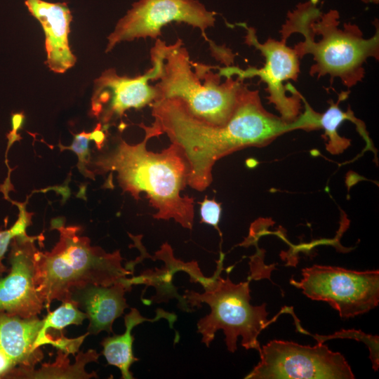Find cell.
<instances>
[{"label":"cell","instance_id":"1","mask_svg":"<svg viewBox=\"0 0 379 379\" xmlns=\"http://www.w3.org/2000/svg\"><path fill=\"white\" fill-rule=\"evenodd\" d=\"M154 124L181 151L187 165V185L199 192L213 181L214 164L221 158L250 147H264L282 134L305 129L301 117L287 123L265 109L257 90L246 91L231 119L210 124L192 116L178 99H162L151 105Z\"/></svg>","mask_w":379,"mask_h":379},{"label":"cell","instance_id":"2","mask_svg":"<svg viewBox=\"0 0 379 379\" xmlns=\"http://www.w3.org/2000/svg\"><path fill=\"white\" fill-rule=\"evenodd\" d=\"M145 133L143 140L131 145L121 139L114 149L98 157L93 162L95 173L116 172L119 186L136 200L145 192L150 205L157 210V220L173 219L182 227L192 230L194 218V199L181 192L187 185L188 168L180 150L171 143L161 152L147 149V141L162 134L152 123L139 125Z\"/></svg>","mask_w":379,"mask_h":379},{"label":"cell","instance_id":"3","mask_svg":"<svg viewBox=\"0 0 379 379\" xmlns=\"http://www.w3.org/2000/svg\"><path fill=\"white\" fill-rule=\"evenodd\" d=\"M319 0H309L299 4L289 12L280 33L281 42L293 33L303 35L304 41L295 46L299 58L306 54L313 55L314 64L310 68V75L321 77L328 74L331 80L339 77L348 88L360 81L364 76V63L373 57L378 59L379 32L377 29L370 39L363 38L359 28L345 24L344 29L338 27L339 13L330 10L322 13L319 8Z\"/></svg>","mask_w":379,"mask_h":379},{"label":"cell","instance_id":"4","mask_svg":"<svg viewBox=\"0 0 379 379\" xmlns=\"http://www.w3.org/2000/svg\"><path fill=\"white\" fill-rule=\"evenodd\" d=\"M52 228L59 232V239L51 251L34 254V284L39 295L49 311L51 303L70 300L72 292L88 285L109 286L133 274L122 266L119 250L107 253L91 245L81 235L80 226H65L54 219Z\"/></svg>","mask_w":379,"mask_h":379},{"label":"cell","instance_id":"5","mask_svg":"<svg viewBox=\"0 0 379 379\" xmlns=\"http://www.w3.org/2000/svg\"><path fill=\"white\" fill-rule=\"evenodd\" d=\"M204 81L197 64L191 61L181 39L171 44L163 64L161 75L154 86L156 101L175 98L194 117L210 124L222 126L233 116L248 88L244 79L220 75L212 66L201 64Z\"/></svg>","mask_w":379,"mask_h":379},{"label":"cell","instance_id":"6","mask_svg":"<svg viewBox=\"0 0 379 379\" xmlns=\"http://www.w3.org/2000/svg\"><path fill=\"white\" fill-rule=\"evenodd\" d=\"M224 254L220 253L217 261V269L211 284L204 293L186 290L182 296L190 311L194 307H201L202 303L209 305L211 312L197 322V333L202 335L201 343L206 347L214 339L216 331L222 329L225 335L227 350L234 352L239 336L242 338L241 345L246 350L253 349L261 352L258 335L280 314L289 312L291 307L283 309L276 317L268 320L266 303L253 306L250 303L251 279L239 284L233 283L227 276H220L222 270Z\"/></svg>","mask_w":379,"mask_h":379},{"label":"cell","instance_id":"7","mask_svg":"<svg viewBox=\"0 0 379 379\" xmlns=\"http://www.w3.org/2000/svg\"><path fill=\"white\" fill-rule=\"evenodd\" d=\"M302 279L290 280L307 298L324 301L342 318L368 312L378 305L379 271H355L314 265L302 270Z\"/></svg>","mask_w":379,"mask_h":379},{"label":"cell","instance_id":"8","mask_svg":"<svg viewBox=\"0 0 379 379\" xmlns=\"http://www.w3.org/2000/svg\"><path fill=\"white\" fill-rule=\"evenodd\" d=\"M324 342L313 347L294 342L270 341L261 348L260 360L246 379H354L345 357Z\"/></svg>","mask_w":379,"mask_h":379},{"label":"cell","instance_id":"9","mask_svg":"<svg viewBox=\"0 0 379 379\" xmlns=\"http://www.w3.org/2000/svg\"><path fill=\"white\" fill-rule=\"evenodd\" d=\"M246 30L245 43L260 51L265 58L262 68L248 67L246 69L238 67H216L219 74L225 77L237 75L241 79L258 77L267 84L269 102L273 104L280 114V117L287 123H293L300 116V93L290 84L284 85L288 80L296 81L300 72L299 57L294 48L286 44L268 39L264 44L258 41L255 30L241 24Z\"/></svg>","mask_w":379,"mask_h":379},{"label":"cell","instance_id":"10","mask_svg":"<svg viewBox=\"0 0 379 379\" xmlns=\"http://www.w3.org/2000/svg\"><path fill=\"white\" fill-rule=\"evenodd\" d=\"M170 45L157 39L150 51L152 67L135 77L119 76L114 69L102 72L93 83L91 115L107 128L111 123L121 118L127 109H141L151 105L158 98L155 86L149 81H158L161 75L165 56Z\"/></svg>","mask_w":379,"mask_h":379},{"label":"cell","instance_id":"11","mask_svg":"<svg viewBox=\"0 0 379 379\" xmlns=\"http://www.w3.org/2000/svg\"><path fill=\"white\" fill-rule=\"evenodd\" d=\"M215 14L198 0H138L107 36L105 52L123 41L147 37L157 39L163 27L171 22L199 29L208 40L206 29L214 26Z\"/></svg>","mask_w":379,"mask_h":379},{"label":"cell","instance_id":"12","mask_svg":"<svg viewBox=\"0 0 379 379\" xmlns=\"http://www.w3.org/2000/svg\"><path fill=\"white\" fill-rule=\"evenodd\" d=\"M27 234L14 237L11 243L8 274L0 277V312L22 318L39 314L45 308L34 284V241Z\"/></svg>","mask_w":379,"mask_h":379},{"label":"cell","instance_id":"13","mask_svg":"<svg viewBox=\"0 0 379 379\" xmlns=\"http://www.w3.org/2000/svg\"><path fill=\"white\" fill-rule=\"evenodd\" d=\"M43 324L37 316L22 318L0 312V379L20 378L42 360L37 340Z\"/></svg>","mask_w":379,"mask_h":379},{"label":"cell","instance_id":"14","mask_svg":"<svg viewBox=\"0 0 379 379\" xmlns=\"http://www.w3.org/2000/svg\"><path fill=\"white\" fill-rule=\"evenodd\" d=\"M25 4L44 31L47 54L46 64L55 73L66 72L77 62L69 45L68 35L72 16L67 4L25 0Z\"/></svg>","mask_w":379,"mask_h":379},{"label":"cell","instance_id":"15","mask_svg":"<svg viewBox=\"0 0 379 379\" xmlns=\"http://www.w3.org/2000/svg\"><path fill=\"white\" fill-rule=\"evenodd\" d=\"M130 278L109 286L88 285L72 292L70 299L84 310L89 320L88 333L101 331L114 333L112 325L116 319L128 307L124 294L132 288Z\"/></svg>","mask_w":379,"mask_h":379},{"label":"cell","instance_id":"16","mask_svg":"<svg viewBox=\"0 0 379 379\" xmlns=\"http://www.w3.org/2000/svg\"><path fill=\"white\" fill-rule=\"evenodd\" d=\"M147 257L153 260H161L164 262V267L147 270L138 277L130 278L132 285L145 284L147 286H154L157 290V295L153 296L151 302H168L171 298H177L179 301V307L185 311H190L185 300L182 296L177 293V288L173 285L174 274L180 271H183L189 274L191 282L199 283L204 288H206L211 282L213 276L206 277L201 273L196 261L184 262L176 259L173 255L171 246L165 242L161 248L157 251L154 257L147 254Z\"/></svg>","mask_w":379,"mask_h":379},{"label":"cell","instance_id":"17","mask_svg":"<svg viewBox=\"0 0 379 379\" xmlns=\"http://www.w3.org/2000/svg\"><path fill=\"white\" fill-rule=\"evenodd\" d=\"M156 313L153 319H148L142 317L136 308H131L129 313L124 317L125 332L121 335L114 334L112 336H108L100 343L103 347L102 354L105 356L107 364L117 367L123 379L133 378L130 367L138 360L134 357L133 352L134 337L131 331L133 328L142 322H154L162 318L167 319L170 327L173 328V323L177 319L175 314L161 308L157 309Z\"/></svg>","mask_w":379,"mask_h":379},{"label":"cell","instance_id":"18","mask_svg":"<svg viewBox=\"0 0 379 379\" xmlns=\"http://www.w3.org/2000/svg\"><path fill=\"white\" fill-rule=\"evenodd\" d=\"M68 354L60 350H58L55 362L44 364L41 368L33 369L24 373L20 378H70V379H88L98 378L95 372L87 373L85 365L89 362H98L100 356L95 350H89L86 352H80L77 356L76 362L70 364Z\"/></svg>","mask_w":379,"mask_h":379},{"label":"cell","instance_id":"19","mask_svg":"<svg viewBox=\"0 0 379 379\" xmlns=\"http://www.w3.org/2000/svg\"><path fill=\"white\" fill-rule=\"evenodd\" d=\"M346 97L347 95L343 93L336 103L331 100L328 109L323 114H317L318 128H323L324 136L328 139L326 149L333 154L342 153L350 145L348 139L342 138L338 133V128L344 120L347 119L354 123L360 134L367 142L369 140L364 124L354 117L351 109L345 112L340 109V101Z\"/></svg>","mask_w":379,"mask_h":379},{"label":"cell","instance_id":"20","mask_svg":"<svg viewBox=\"0 0 379 379\" xmlns=\"http://www.w3.org/2000/svg\"><path fill=\"white\" fill-rule=\"evenodd\" d=\"M87 319L86 314L81 311L72 300L62 302V305L53 312H48L43 319V327L40 335H45L50 330H56L60 333L67 326L81 325Z\"/></svg>","mask_w":379,"mask_h":379},{"label":"cell","instance_id":"21","mask_svg":"<svg viewBox=\"0 0 379 379\" xmlns=\"http://www.w3.org/2000/svg\"><path fill=\"white\" fill-rule=\"evenodd\" d=\"M18 205L20 213L17 221L10 229L0 231V277L9 270L2 262L9 244L14 237L26 234V228L32 223V214L28 213L21 204Z\"/></svg>","mask_w":379,"mask_h":379},{"label":"cell","instance_id":"22","mask_svg":"<svg viewBox=\"0 0 379 379\" xmlns=\"http://www.w3.org/2000/svg\"><path fill=\"white\" fill-rule=\"evenodd\" d=\"M93 140L92 132H81L78 134H74V140L70 146L66 147L59 145L61 150L70 149L78 156L79 162L77 167L80 172L85 176L93 178V173L86 167L90 162V156L88 154V142Z\"/></svg>","mask_w":379,"mask_h":379},{"label":"cell","instance_id":"23","mask_svg":"<svg viewBox=\"0 0 379 379\" xmlns=\"http://www.w3.org/2000/svg\"><path fill=\"white\" fill-rule=\"evenodd\" d=\"M200 204L201 222L213 226L220 234L218 224L221 214L220 204L216 202L214 199H208L205 197Z\"/></svg>","mask_w":379,"mask_h":379},{"label":"cell","instance_id":"24","mask_svg":"<svg viewBox=\"0 0 379 379\" xmlns=\"http://www.w3.org/2000/svg\"><path fill=\"white\" fill-rule=\"evenodd\" d=\"M362 1L365 3H370V2L378 3V0H362Z\"/></svg>","mask_w":379,"mask_h":379}]
</instances>
